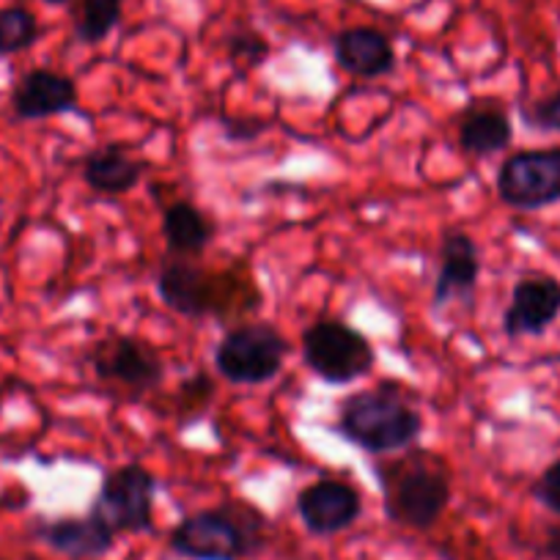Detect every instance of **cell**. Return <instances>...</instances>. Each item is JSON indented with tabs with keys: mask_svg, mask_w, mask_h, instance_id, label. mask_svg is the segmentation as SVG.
Instances as JSON below:
<instances>
[{
	"mask_svg": "<svg viewBox=\"0 0 560 560\" xmlns=\"http://www.w3.org/2000/svg\"><path fill=\"white\" fill-rule=\"evenodd\" d=\"M158 294L187 319H242L261 308V289L245 264L212 272L196 258L168 256L158 269Z\"/></svg>",
	"mask_w": 560,
	"mask_h": 560,
	"instance_id": "6da1fadb",
	"label": "cell"
},
{
	"mask_svg": "<svg viewBox=\"0 0 560 560\" xmlns=\"http://www.w3.org/2000/svg\"><path fill=\"white\" fill-rule=\"evenodd\" d=\"M336 432L369 456H393L418 443L423 434V412L401 387L385 382L341 398Z\"/></svg>",
	"mask_w": 560,
	"mask_h": 560,
	"instance_id": "7a4b0ae2",
	"label": "cell"
},
{
	"mask_svg": "<svg viewBox=\"0 0 560 560\" xmlns=\"http://www.w3.org/2000/svg\"><path fill=\"white\" fill-rule=\"evenodd\" d=\"M387 520L412 530H429L451 505V472L432 454H407L376 465Z\"/></svg>",
	"mask_w": 560,
	"mask_h": 560,
	"instance_id": "3957f363",
	"label": "cell"
},
{
	"mask_svg": "<svg viewBox=\"0 0 560 560\" xmlns=\"http://www.w3.org/2000/svg\"><path fill=\"white\" fill-rule=\"evenodd\" d=\"M171 549L187 560H242L264 544V516L242 500L187 514L171 530Z\"/></svg>",
	"mask_w": 560,
	"mask_h": 560,
	"instance_id": "277c9868",
	"label": "cell"
},
{
	"mask_svg": "<svg viewBox=\"0 0 560 560\" xmlns=\"http://www.w3.org/2000/svg\"><path fill=\"white\" fill-rule=\"evenodd\" d=\"M303 363L327 385H352L374 371L376 349L365 332L336 316H322L300 338Z\"/></svg>",
	"mask_w": 560,
	"mask_h": 560,
	"instance_id": "5b68a950",
	"label": "cell"
},
{
	"mask_svg": "<svg viewBox=\"0 0 560 560\" xmlns=\"http://www.w3.org/2000/svg\"><path fill=\"white\" fill-rule=\"evenodd\" d=\"M289 352V338L275 325L240 322L214 347V369L231 385L258 387L280 376Z\"/></svg>",
	"mask_w": 560,
	"mask_h": 560,
	"instance_id": "8992f818",
	"label": "cell"
},
{
	"mask_svg": "<svg viewBox=\"0 0 560 560\" xmlns=\"http://www.w3.org/2000/svg\"><path fill=\"white\" fill-rule=\"evenodd\" d=\"M91 369L107 390H121L135 401L163 385L168 365L152 343L135 336H110L94 347Z\"/></svg>",
	"mask_w": 560,
	"mask_h": 560,
	"instance_id": "52a82bcc",
	"label": "cell"
},
{
	"mask_svg": "<svg viewBox=\"0 0 560 560\" xmlns=\"http://www.w3.org/2000/svg\"><path fill=\"white\" fill-rule=\"evenodd\" d=\"M158 478L138 462L116 467L105 476L91 514L100 516L113 533H149L154 527Z\"/></svg>",
	"mask_w": 560,
	"mask_h": 560,
	"instance_id": "ba28073f",
	"label": "cell"
},
{
	"mask_svg": "<svg viewBox=\"0 0 560 560\" xmlns=\"http://www.w3.org/2000/svg\"><path fill=\"white\" fill-rule=\"evenodd\" d=\"M494 190L516 212H538L560 203V147L509 154L498 171Z\"/></svg>",
	"mask_w": 560,
	"mask_h": 560,
	"instance_id": "9c48e42d",
	"label": "cell"
},
{
	"mask_svg": "<svg viewBox=\"0 0 560 560\" xmlns=\"http://www.w3.org/2000/svg\"><path fill=\"white\" fill-rule=\"evenodd\" d=\"M560 319V280L547 272H527L511 289L503 311V336L538 338Z\"/></svg>",
	"mask_w": 560,
	"mask_h": 560,
	"instance_id": "30bf717a",
	"label": "cell"
},
{
	"mask_svg": "<svg viewBox=\"0 0 560 560\" xmlns=\"http://www.w3.org/2000/svg\"><path fill=\"white\" fill-rule=\"evenodd\" d=\"M481 280V250L476 240L462 229H448L440 245V269L432 289V308L448 305H472Z\"/></svg>",
	"mask_w": 560,
	"mask_h": 560,
	"instance_id": "8fae6325",
	"label": "cell"
},
{
	"mask_svg": "<svg viewBox=\"0 0 560 560\" xmlns=\"http://www.w3.org/2000/svg\"><path fill=\"white\" fill-rule=\"evenodd\" d=\"M363 514L358 489L338 478H319L298 494V516L314 536H336L349 530Z\"/></svg>",
	"mask_w": 560,
	"mask_h": 560,
	"instance_id": "7c38bea8",
	"label": "cell"
},
{
	"mask_svg": "<svg viewBox=\"0 0 560 560\" xmlns=\"http://www.w3.org/2000/svg\"><path fill=\"white\" fill-rule=\"evenodd\" d=\"M9 105L20 121H45V118L63 116V113L78 110V83L56 69H31L14 83Z\"/></svg>",
	"mask_w": 560,
	"mask_h": 560,
	"instance_id": "4fadbf2b",
	"label": "cell"
},
{
	"mask_svg": "<svg viewBox=\"0 0 560 560\" xmlns=\"http://www.w3.org/2000/svg\"><path fill=\"white\" fill-rule=\"evenodd\" d=\"M36 536L69 560H100L116 547V533L89 511L85 516H58L36 525Z\"/></svg>",
	"mask_w": 560,
	"mask_h": 560,
	"instance_id": "5bb4252c",
	"label": "cell"
},
{
	"mask_svg": "<svg viewBox=\"0 0 560 560\" xmlns=\"http://www.w3.org/2000/svg\"><path fill=\"white\" fill-rule=\"evenodd\" d=\"M336 63L347 74L360 80L385 78L396 69V47L382 31L369 25L343 28L332 42Z\"/></svg>",
	"mask_w": 560,
	"mask_h": 560,
	"instance_id": "9a60e30c",
	"label": "cell"
},
{
	"mask_svg": "<svg viewBox=\"0 0 560 560\" xmlns=\"http://www.w3.org/2000/svg\"><path fill=\"white\" fill-rule=\"evenodd\" d=\"M456 138H459L462 152L472 158H492L509 149L514 140V127H511V116L505 113L503 102H470L456 124Z\"/></svg>",
	"mask_w": 560,
	"mask_h": 560,
	"instance_id": "2e32d148",
	"label": "cell"
},
{
	"mask_svg": "<svg viewBox=\"0 0 560 560\" xmlns=\"http://www.w3.org/2000/svg\"><path fill=\"white\" fill-rule=\"evenodd\" d=\"M83 182L94 192L102 196H124V192L135 190L147 174V165L140 163L138 158L127 152L118 143L110 147H96L91 149L80 165Z\"/></svg>",
	"mask_w": 560,
	"mask_h": 560,
	"instance_id": "e0dca14e",
	"label": "cell"
},
{
	"mask_svg": "<svg viewBox=\"0 0 560 560\" xmlns=\"http://www.w3.org/2000/svg\"><path fill=\"white\" fill-rule=\"evenodd\" d=\"M163 242L168 256L198 258L214 242L218 225L192 201H174L163 209Z\"/></svg>",
	"mask_w": 560,
	"mask_h": 560,
	"instance_id": "ac0fdd59",
	"label": "cell"
},
{
	"mask_svg": "<svg viewBox=\"0 0 560 560\" xmlns=\"http://www.w3.org/2000/svg\"><path fill=\"white\" fill-rule=\"evenodd\" d=\"M124 0H78L74 9V36L83 45H100L118 28Z\"/></svg>",
	"mask_w": 560,
	"mask_h": 560,
	"instance_id": "d6986e66",
	"label": "cell"
},
{
	"mask_svg": "<svg viewBox=\"0 0 560 560\" xmlns=\"http://www.w3.org/2000/svg\"><path fill=\"white\" fill-rule=\"evenodd\" d=\"M39 20L25 7L0 9V56H18L39 42Z\"/></svg>",
	"mask_w": 560,
	"mask_h": 560,
	"instance_id": "ffe728a7",
	"label": "cell"
},
{
	"mask_svg": "<svg viewBox=\"0 0 560 560\" xmlns=\"http://www.w3.org/2000/svg\"><path fill=\"white\" fill-rule=\"evenodd\" d=\"M214 398V382L209 380V374H192L187 380L179 382L174 396V415L182 418V427H190L201 418L203 412L209 409Z\"/></svg>",
	"mask_w": 560,
	"mask_h": 560,
	"instance_id": "44dd1931",
	"label": "cell"
},
{
	"mask_svg": "<svg viewBox=\"0 0 560 560\" xmlns=\"http://www.w3.org/2000/svg\"><path fill=\"white\" fill-rule=\"evenodd\" d=\"M522 121L538 132L560 135V89L522 105Z\"/></svg>",
	"mask_w": 560,
	"mask_h": 560,
	"instance_id": "7402d4cb",
	"label": "cell"
},
{
	"mask_svg": "<svg viewBox=\"0 0 560 560\" xmlns=\"http://www.w3.org/2000/svg\"><path fill=\"white\" fill-rule=\"evenodd\" d=\"M225 47H229L231 61L247 63V67H261L269 56V42L250 28H240L236 34H231Z\"/></svg>",
	"mask_w": 560,
	"mask_h": 560,
	"instance_id": "603a6c76",
	"label": "cell"
},
{
	"mask_svg": "<svg viewBox=\"0 0 560 560\" xmlns=\"http://www.w3.org/2000/svg\"><path fill=\"white\" fill-rule=\"evenodd\" d=\"M530 494L533 500H538V503L549 511V514L560 516V456L552 465L544 467L541 476L533 481Z\"/></svg>",
	"mask_w": 560,
	"mask_h": 560,
	"instance_id": "cb8c5ba5",
	"label": "cell"
},
{
	"mask_svg": "<svg viewBox=\"0 0 560 560\" xmlns=\"http://www.w3.org/2000/svg\"><path fill=\"white\" fill-rule=\"evenodd\" d=\"M267 129L269 121H261V118H223V135L231 143H250Z\"/></svg>",
	"mask_w": 560,
	"mask_h": 560,
	"instance_id": "d4e9b609",
	"label": "cell"
},
{
	"mask_svg": "<svg viewBox=\"0 0 560 560\" xmlns=\"http://www.w3.org/2000/svg\"><path fill=\"white\" fill-rule=\"evenodd\" d=\"M538 555L544 560H560V525H549L544 530L541 544H538Z\"/></svg>",
	"mask_w": 560,
	"mask_h": 560,
	"instance_id": "484cf974",
	"label": "cell"
},
{
	"mask_svg": "<svg viewBox=\"0 0 560 560\" xmlns=\"http://www.w3.org/2000/svg\"><path fill=\"white\" fill-rule=\"evenodd\" d=\"M42 3H47V7H67L72 0H42Z\"/></svg>",
	"mask_w": 560,
	"mask_h": 560,
	"instance_id": "4316f807",
	"label": "cell"
}]
</instances>
